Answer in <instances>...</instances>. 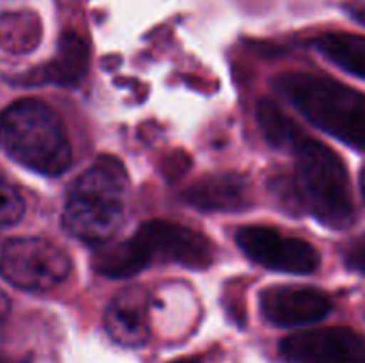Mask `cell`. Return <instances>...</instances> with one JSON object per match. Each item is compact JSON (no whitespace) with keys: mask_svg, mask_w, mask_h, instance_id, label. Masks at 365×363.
<instances>
[{"mask_svg":"<svg viewBox=\"0 0 365 363\" xmlns=\"http://www.w3.org/2000/svg\"><path fill=\"white\" fill-rule=\"evenodd\" d=\"M25 214V201L20 189L0 173V226L18 223Z\"/></svg>","mask_w":365,"mask_h":363,"instance_id":"cell-16","label":"cell"},{"mask_svg":"<svg viewBox=\"0 0 365 363\" xmlns=\"http://www.w3.org/2000/svg\"><path fill=\"white\" fill-rule=\"evenodd\" d=\"M285 363H365V338L349 327H323L280 342Z\"/></svg>","mask_w":365,"mask_h":363,"instance_id":"cell-8","label":"cell"},{"mask_svg":"<svg viewBox=\"0 0 365 363\" xmlns=\"http://www.w3.org/2000/svg\"><path fill=\"white\" fill-rule=\"evenodd\" d=\"M296 155V187L312 216L331 230H346L355 221L351 184L341 157L323 142L303 137Z\"/></svg>","mask_w":365,"mask_h":363,"instance_id":"cell-4","label":"cell"},{"mask_svg":"<svg viewBox=\"0 0 365 363\" xmlns=\"http://www.w3.org/2000/svg\"><path fill=\"white\" fill-rule=\"evenodd\" d=\"M316 48L348 73L365 78V38L348 32H328L314 41Z\"/></svg>","mask_w":365,"mask_h":363,"instance_id":"cell-13","label":"cell"},{"mask_svg":"<svg viewBox=\"0 0 365 363\" xmlns=\"http://www.w3.org/2000/svg\"><path fill=\"white\" fill-rule=\"evenodd\" d=\"M9 308H11L9 299H7V295L4 294L2 290H0V322H2V320L7 317V313H9Z\"/></svg>","mask_w":365,"mask_h":363,"instance_id":"cell-19","label":"cell"},{"mask_svg":"<svg viewBox=\"0 0 365 363\" xmlns=\"http://www.w3.org/2000/svg\"><path fill=\"white\" fill-rule=\"evenodd\" d=\"M184 199L203 212H241L252 205V191L241 174H207L185 189Z\"/></svg>","mask_w":365,"mask_h":363,"instance_id":"cell-11","label":"cell"},{"mask_svg":"<svg viewBox=\"0 0 365 363\" xmlns=\"http://www.w3.org/2000/svg\"><path fill=\"white\" fill-rule=\"evenodd\" d=\"M235 242L252 262L271 270L312 274L321 263L319 253L312 244L273 228L242 226L235 233Z\"/></svg>","mask_w":365,"mask_h":363,"instance_id":"cell-7","label":"cell"},{"mask_svg":"<svg viewBox=\"0 0 365 363\" xmlns=\"http://www.w3.org/2000/svg\"><path fill=\"white\" fill-rule=\"evenodd\" d=\"M128 242L143 270L150 263H177L202 270L214 262L212 242L200 231L173 221H146Z\"/></svg>","mask_w":365,"mask_h":363,"instance_id":"cell-6","label":"cell"},{"mask_svg":"<svg viewBox=\"0 0 365 363\" xmlns=\"http://www.w3.org/2000/svg\"><path fill=\"white\" fill-rule=\"evenodd\" d=\"M274 89L307 120L353 148L365 149V95L331 78L284 73Z\"/></svg>","mask_w":365,"mask_h":363,"instance_id":"cell-3","label":"cell"},{"mask_svg":"<svg viewBox=\"0 0 365 363\" xmlns=\"http://www.w3.org/2000/svg\"><path fill=\"white\" fill-rule=\"evenodd\" d=\"M346 13L359 23L365 25V0H351L344 6Z\"/></svg>","mask_w":365,"mask_h":363,"instance_id":"cell-18","label":"cell"},{"mask_svg":"<svg viewBox=\"0 0 365 363\" xmlns=\"http://www.w3.org/2000/svg\"><path fill=\"white\" fill-rule=\"evenodd\" d=\"M346 263L349 269H355L365 274V238L353 242L346 251Z\"/></svg>","mask_w":365,"mask_h":363,"instance_id":"cell-17","label":"cell"},{"mask_svg":"<svg viewBox=\"0 0 365 363\" xmlns=\"http://www.w3.org/2000/svg\"><path fill=\"white\" fill-rule=\"evenodd\" d=\"M0 363H31V358H25V356H21V358H16V356L0 354Z\"/></svg>","mask_w":365,"mask_h":363,"instance_id":"cell-20","label":"cell"},{"mask_svg":"<svg viewBox=\"0 0 365 363\" xmlns=\"http://www.w3.org/2000/svg\"><path fill=\"white\" fill-rule=\"evenodd\" d=\"M257 121L269 144L280 149H294L305 137L302 128L271 100H260L257 105Z\"/></svg>","mask_w":365,"mask_h":363,"instance_id":"cell-15","label":"cell"},{"mask_svg":"<svg viewBox=\"0 0 365 363\" xmlns=\"http://www.w3.org/2000/svg\"><path fill=\"white\" fill-rule=\"evenodd\" d=\"M41 41V21L27 11L0 14V48L11 53L34 50Z\"/></svg>","mask_w":365,"mask_h":363,"instance_id":"cell-14","label":"cell"},{"mask_svg":"<svg viewBox=\"0 0 365 363\" xmlns=\"http://www.w3.org/2000/svg\"><path fill=\"white\" fill-rule=\"evenodd\" d=\"M171 363H200V362L195 358H180V359H175V362Z\"/></svg>","mask_w":365,"mask_h":363,"instance_id":"cell-21","label":"cell"},{"mask_svg":"<svg viewBox=\"0 0 365 363\" xmlns=\"http://www.w3.org/2000/svg\"><path fill=\"white\" fill-rule=\"evenodd\" d=\"M89 64V48L88 43L75 32L68 31L61 36L59 45H57V53L50 63L41 66L32 73L18 77L16 82L20 84H45V82H53V84L70 85L81 80L88 71Z\"/></svg>","mask_w":365,"mask_h":363,"instance_id":"cell-12","label":"cell"},{"mask_svg":"<svg viewBox=\"0 0 365 363\" xmlns=\"http://www.w3.org/2000/svg\"><path fill=\"white\" fill-rule=\"evenodd\" d=\"M360 187H362V194L365 198V167H364L362 173H360Z\"/></svg>","mask_w":365,"mask_h":363,"instance_id":"cell-22","label":"cell"},{"mask_svg":"<svg viewBox=\"0 0 365 363\" xmlns=\"http://www.w3.org/2000/svg\"><path fill=\"white\" fill-rule=\"evenodd\" d=\"M106 331L118 345L141 347L150 338L148 294L141 287L121 290L109 302L103 317Z\"/></svg>","mask_w":365,"mask_h":363,"instance_id":"cell-10","label":"cell"},{"mask_svg":"<svg viewBox=\"0 0 365 363\" xmlns=\"http://www.w3.org/2000/svg\"><path fill=\"white\" fill-rule=\"evenodd\" d=\"M70 273V255L46 238H11L0 251V274L21 290H52L63 283Z\"/></svg>","mask_w":365,"mask_h":363,"instance_id":"cell-5","label":"cell"},{"mask_svg":"<svg viewBox=\"0 0 365 363\" xmlns=\"http://www.w3.org/2000/svg\"><path fill=\"white\" fill-rule=\"evenodd\" d=\"M0 146L21 166L57 177L71 164V146L63 121L45 102L27 98L0 114Z\"/></svg>","mask_w":365,"mask_h":363,"instance_id":"cell-2","label":"cell"},{"mask_svg":"<svg viewBox=\"0 0 365 363\" xmlns=\"http://www.w3.org/2000/svg\"><path fill=\"white\" fill-rule=\"evenodd\" d=\"M127 191L123 164L102 155L70 189L63 214L66 230L89 244L109 241L123 223Z\"/></svg>","mask_w":365,"mask_h":363,"instance_id":"cell-1","label":"cell"},{"mask_svg":"<svg viewBox=\"0 0 365 363\" xmlns=\"http://www.w3.org/2000/svg\"><path fill=\"white\" fill-rule=\"evenodd\" d=\"M260 310L274 326L292 327L324 319L330 313L331 301L319 288L278 285L260 292Z\"/></svg>","mask_w":365,"mask_h":363,"instance_id":"cell-9","label":"cell"}]
</instances>
